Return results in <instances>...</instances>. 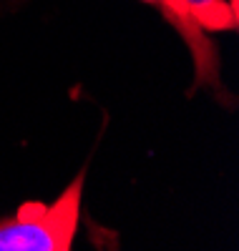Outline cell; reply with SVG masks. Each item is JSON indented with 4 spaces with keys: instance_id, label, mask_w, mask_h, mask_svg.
<instances>
[{
    "instance_id": "6da1fadb",
    "label": "cell",
    "mask_w": 239,
    "mask_h": 251,
    "mask_svg": "<svg viewBox=\"0 0 239 251\" xmlns=\"http://www.w3.org/2000/svg\"><path fill=\"white\" fill-rule=\"evenodd\" d=\"M86 171L51 201L23 203L8 219H0V251H68L81 221Z\"/></svg>"
},
{
    "instance_id": "7a4b0ae2",
    "label": "cell",
    "mask_w": 239,
    "mask_h": 251,
    "mask_svg": "<svg viewBox=\"0 0 239 251\" xmlns=\"http://www.w3.org/2000/svg\"><path fill=\"white\" fill-rule=\"evenodd\" d=\"M159 10L189 46L197 71V86L219 88V60L207 33L237 28L239 0H161Z\"/></svg>"
},
{
    "instance_id": "3957f363",
    "label": "cell",
    "mask_w": 239,
    "mask_h": 251,
    "mask_svg": "<svg viewBox=\"0 0 239 251\" xmlns=\"http://www.w3.org/2000/svg\"><path fill=\"white\" fill-rule=\"evenodd\" d=\"M144 3H149V5H154V8H159V5H161V0H144Z\"/></svg>"
}]
</instances>
